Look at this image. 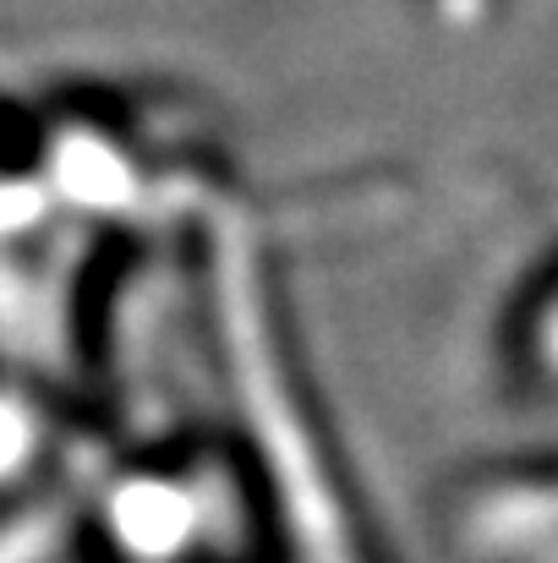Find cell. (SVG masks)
Here are the masks:
<instances>
[]
</instances>
